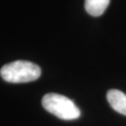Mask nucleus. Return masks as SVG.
Masks as SVG:
<instances>
[{
  "label": "nucleus",
  "instance_id": "f257e3e1",
  "mask_svg": "<svg viewBox=\"0 0 126 126\" xmlns=\"http://www.w3.org/2000/svg\"><path fill=\"white\" fill-rule=\"evenodd\" d=\"M4 80L11 83H24L37 79L41 75L40 67L28 61H15L5 64L0 70Z\"/></svg>",
  "mask_w": 126,
  "mask_h": 126
},
{
  "label": "nucleus",
  "instance_id": "f03ea898",
  "mask_svg": "<svg viewBox=\"0 0 126 126\" xmlns=\"http://www.w3.org/2000/svg\"><path fill=\"white\" fill-rule=\"evenodd\" d=\"M42 106L48 112L59 119L71 121L80 116V110L72 100L58 94H47L42 98Z\"/></svg>",
  "mask_w": 126,
  "mask_h": 126
},
{
  "label": "nucleus",
  "instance_id": "7ed1b4c3",
  "mask_svg": "<svg viewBox=\"0 0 126 126\" xmlns=\"http://www.w3.org/2000/svg\"><path fill=\"white\" fill-rule=\"evenodd\" d=\"M107 99L115 111L126 116V94L116 89L109 90L107 94Z\"/></svg>",
  "mask_w": 126,
  "mask_h": 126
},
{
  "label": "nucleus",
  "instance_id": "20e7f679",
  "mask_svg": "<svg viewBox=\"0 0 126 126\" xmlns=\"http://www.w3.org/2000/svg\"><path fill=\"white\" fill-rule=\"evenodd\" d=\"M109 2L110 0H85V9L90 15L98 17L104 14Z\"/></svg>",
  "mask_w": 126,
  "mask_h": 126
}]
</instances>
